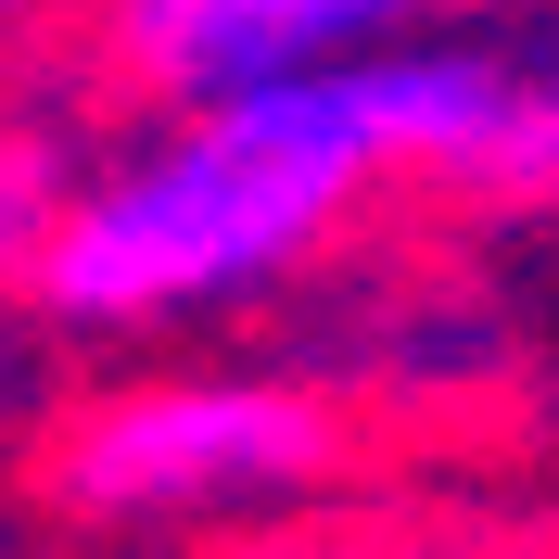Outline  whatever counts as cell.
<instances>
[{"instance_id": "1", "label": "cell", "mask_w": 559, "mask_h": 559, "mask_svg": "<svg viewBox=\"0 0 559 559\" xmlns=\"http://www.w3.org/2000/svg\"><path fill=\"white\" fill-rule=\"evenodd\" d=\"M484 51H419L382 38L356 64L280 76V90H229V103H178L153 153L64 191L51 242H38L26 293L64 331H153V318L267 293L280 267H306L382 178H432L457 115H471Z\"/></svg>"}, {"instance_id": "2", "label": "cell", "mask_w": 559, "mask_h": 559, "mask_svg": "<svg viewBox=\"0 0 559 559\" xmlns=\"http://www.w3.org/2000/svg\"><path fill=\"white\" fill-rule=\"evenodd\" d=\"M344 457V419L306 382H254V369H191V382H140L64 419L51 496L76 522H191V509H254V496H306Z\"/></svg>"}, {"instance_id": "3", "label": "cell", "mask_w": 559, "mask_h": 559, "mask_svg": "<svg viewBox=\"0 0 559 559\" xmlns=\"http://www.w3.org/2000/svg\"><path fill=\"white\" fill-rule=\"evenodd\" d=\"M419 13L432 0H115V51L166 103H229V90L356 64V51L407 38Z\"/></svg>"}, {"instance_id": "4", "label": "cell", "mask_w": 559, "mask_h": 559, "mask_svg": "<svg viewBox=\"0 0 559 559\" xmlns=\"http://www.w3.org/2000/svg\"><path fill=\"white\" fill-rule=\"evenodd\" d=\"M432 191H457V204H509V216H547V204H559V64H509V51H484L471 115H457Z\"/></svg>"}, {"instance_id": "5", "label": "cell", "mask_w": 559, "mask_h": 559, "mask_svg": "<svg viewBox=\"0 0 559 559\" xmlns=\"http://www.w3.org/2000/svg\"><path fill=\"white\" fill-rule=\"evenodd\" d=\"M51 216H64V166H51V140H38V128H0V280L38 267Z\"/></svg>"}]
</instances>
